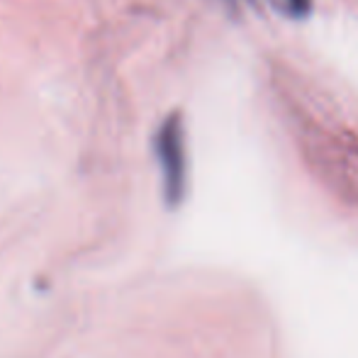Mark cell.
<instances>
[{
	"label": "cell",
	"mask_w": 358,
	"mask_h": 358,
	"mask_svg": "<svg viewBox=\"0 0 358 358\" xmlns=\"http://www.w3.org/2000/svg\"><path fill=\"white\" fill-rule=\"evenodd\" d=\"M156 161L161 169V195L166 208L183 205L188 193V154H185V127L180 113H171L156 129Z\"/></svg>",
	"instance_id": "1"
},
{
	"label": "cell",
	"mask_w": 358,
	"mask_h": 358,
	"mask_svg": "<svg viewBox=\"0 0 358 358\" xmlns=\"http://www.w3.org/2000/svg\"><path fill=\"white\" fill-rule=\"evenodd\" d=\"M275 5H278L280 10H285V13H292V15H302V13H307V8H310L307 0H275Z\"/></svg>",
	"instance_id": "2"
}]
</instances>
